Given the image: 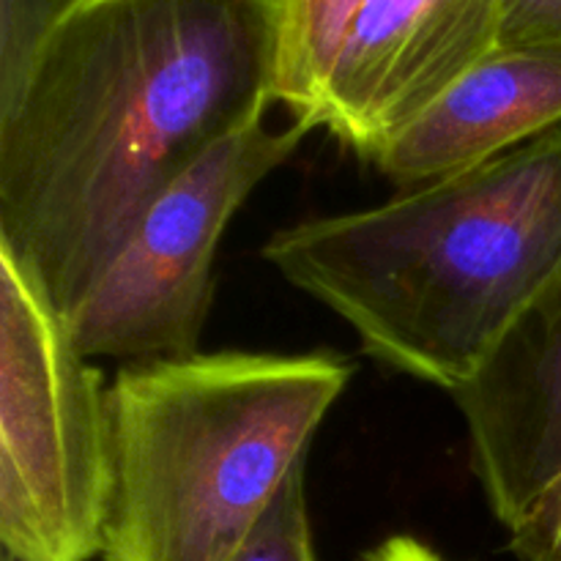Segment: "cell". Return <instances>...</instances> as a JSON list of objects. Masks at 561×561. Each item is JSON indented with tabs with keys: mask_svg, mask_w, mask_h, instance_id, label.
Wrapping results in <instances>:
<instances>
[{
	"mask_svg": "<svg viewBox=\"0 0 561 561\" xmlns=\"http://www.w3.org/2000/svg\"><path fill=\"white\" fill-rule=\"evenodd\" d=\"M279 0H82L0 107V252L69 321L148 206L274 104Z\"/></svg>",
	"mask_w": 561,
	"mask_h": 561,
	"instance_id": "1",
	"label": "cell"
},
{
	"mask_svg": "<svg viewBox=\"0 0 561 561\" xmlns=\"http://www.w3.org/2000/svg\"><path fill=\"white\" fill-rule=\"evenodd\" d=\"M263 257L367 356L455 394L561 263V126L381 206L277 230Z\"/></svg>",
	"mask_w": 561,
	"mask_h": 561,
	"instance_id": "2",
	"label": "cell"
},
{
	"mask_svg": "<svg viewBox=\"0 0 561 561\" xmlns=\"http://www.w3.org/2000/svg\"><path fill=\"white\" fill-rule=\"evenodd\" d=\"M354 378L340 354L126 362L110 383L102 561H228Z\"/></svg>",
	"mask_w": 561,
	"mask_h": 561,
	"instance_id": "3",
	"label": "cell"
},
{
	"mask_svg": "<svg viewBox=\"0 0 561 561\" xmlns=\"http://www.w3.org/2000/svg\"><path fill=\"white\" fill-rule=\"evenodd\" d=\"M110 387L0 252V546L11 561L102 559Z\"/></svg>",
	"mask_w": 561,
	"mask_h": 561,
	"instance_id": "4",
	"label": "cell"
},
{
	"mask_svg": "<svg viewBox=\"0 0 561 561\" xmlns=\"http://www.w3.org/2000/svg\"><path fill=\"white\" fill-rule=\"evenodd\" d=\"M502 0H279L274 104L376 162L496 53Z\"/></svg>",
	"mask_w": 561,
	"mask_h": 561,
	"instance_id": "5",
	"label": "cell"
},
{
	"mask_svg": "<svg viewBox=\"0 0 561 561\" xmlns=\"http://www.w3.org/2000/svg\"><path fill=\"white\" fill-rule=\"evenodd\" d=\"M305 126L266 124L219 142L175 179L135 230L80 310L66 321L88 359L153 362L197 354L214 299L225 228L272 170L288 162Z\"/></svg>",
	"mask_w": 561,
	"mask_h": 561,
	"instance_id": "6",
	"label": "cell"
},
{
	"mask_svg": "<svg viewBox=\"0 0 561 561\" xmlns=\"http://www.w3.org/2000/svg\"><path fill=\"white\" fill-rule=\"evenodd\" d=\"M453 398L471 471L513 531L561 482V263Z\"/></svg>",
	"mask_w": 561,
	"mask_h": 561,
	"instance_id": "7",
	"label": "cell"
},
{
	"mask_svg": "<svg viewBox=\"0 0 561 561\" xmlns=\"http://www.w3.org/2000/svg\"><path fill=\"white\" fill-rule=\"evenodd\" d=\"M561 126V55L496 49L373 162L403 190L493 162Z\"/></svg>",
	"mask_w": 561,
	"mask_h": 561,
	"instance_id": "8",
	"label": "cell"
},
{
	"mask_svg": "<svg viewBox=\"0 0 561 561\" xmlns=\"http://www.w3.org/2000/svg\"><path fill=\"white\" fill-rule=\"evenodd\" d=\"M228 561H318L307 510V463L288 477L272 507Z\"/></svg>",
	"mask_w": 561,
	"mask_h": 561,
	"instance_id": "9",
	"label": "cell"
},
{
	"mask_svg": "<svg viewBox=\"0 0 561 561\" xmlns=\"http://www.w3.org/2000/svg\"><path fill=\"white\" fill-rule=\"evenodd\" d=\"M82 0H0V107L25 80L44 38Z\"/></svg>",
	"mask_w": 561,
	"mask_h": 561,
	"instance_id": "10",
	"label": "cell"
},
{
	"mask_svg": "<svg viewBox=\"0 0 561 561\" xmlns=\"http://www.w3.org/2000/svg\"><path fill=\"white\" fill-rule=\"evenodd\" d=\"M496 49L561 55V0H502Z\"/></svg>",
	"mask_w": 561,
	"mask_h": 561,
	"instance_id": "11",
	"label": "cell"
},
{
	"mask_svg": "<svg viewBox=\"0 0 561 561\" xmlns=\"http://www.w3.org/2000/svg\"><path fill=\"white\" fill-rule=\"evenodd\" d=\"M518 561H561V482L510 531Z\"/></svg>",
	"mask_w": 561,
	"mask_h": 561,
	"instance_id": "12",
	"label": "cell"
},
{
	"mask_svg": "<svg viewBox=\"0 0 561 561\" xmlns=\"http://www.w3.org/2000/svg\"><path fill=\"white\" fill-rule=\"evenodd\" d=\"M359 561H449L442 553L433 551L427 542L411 535H392L378 542L376 548L365 551Z\"/></svg>",
	"mask_w": 561,
	"mask_h": 561,
	"instance_id": "13",
	"label": "cell"
},
{
	"mask_svg": "<svg viewBox=\"0 0 561 561\" xmlns=\"http://www.w3.org/2000/svg\"><path fill=\"white\" fill-rule=\"evenodd\" d=\"M3 561H11V559H5V557H3Z\"/></svg>",
	"mask_w": 561,
	"mask_h": 561,
	"instance_id": "14",
	"label": "cell"
}]
</instances>
